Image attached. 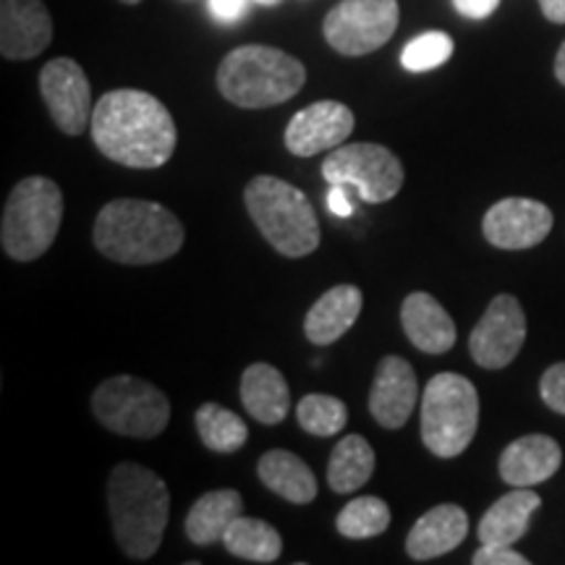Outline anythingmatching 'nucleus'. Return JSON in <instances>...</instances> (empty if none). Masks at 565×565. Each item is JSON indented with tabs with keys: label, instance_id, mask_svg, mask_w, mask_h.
<instances>
[{
	"label": "nucleus",
	"instance_id": "nucleus-1",
	"mask_svg": "<svg viewBox=\"0 0 565 565\" xmlns=\"http://www.w3.org/2000/svg\"><path fill=\"white\" fill-rule=\"evenodd\" d=\"M92 139L105 158L134 171L162 168L175 150V124L158 97L113 89L92 110Z\"/></svg>",
	"mask_w": 565,
	"mask_h": 565
},
{
	"label": "nucleus",
	"instance_id": "nucleus-2",
	"mask_svg": "<svg viewBox=\"0 0 565 565\" xmlns=\"http://www.w3.org/2000/svg\"><path fill=\"white\" fill-rule=\"evenodd\" d=\"M95 246L113 263H166L183 246V225L171 210L147 200H113L92 231Z\"/></svg>",
	"mask_w": 565,
	"mask_h": 565
},
{
	"label": "nucleus",
	"instance_id": "nucleus-3",
	"mask_svg": "<svg viewBox=\"0 0 565 565\" xmlns=\"http://www.w3.org/2000/svg\"><path fill=\"white\" fill-rule=\"evenodd\" d=\"M108 511L118 547L131 561L158 553L171 519L168 484L141 463H118L108 479Z\"/></svg>",
	"mask_w": 565,
	"mask_h": 565
},
{
	"label": "nucleus",
	"instance_id": "nucleus-4",
	"mask_svg": "<svg viewBox=\"0 0 565 565\" xmlns=\"http://www.w3.org/2000/svg\"><path fill=\"white\" fill-rule=\"evenodd\" d=\"M307 84V68L294 55L270 45H244L225 55L217 68V89L238 108H273Z\"/></svg>",
	"mask_w": 565,
	"mask_h": 565
},
{
	"label": "nucleus",
	"instance_id": "nucleus-5",
	"mask_svg": "<svg viewBox=\"0 0 565 565\" xmlns=\"http://www.w3.org/2000/svg\"><path fill=\"white\" fill-rule=\"evenodd\" d=\"M244 202L254 225L282 257H307L320 246L317 212L294 183L275 175H257L246 186Z\"/></svg>",
	"mask_w": 565,
	"mask_h": 565
},
{
	"label": "nucleus",
	"instance_id": "nucleus-6",
	"mask_svg": "<svg viewBox=\"0 0 565 565\" xmlns=\"http://www.w3.org/2000/svg\"><path fill=\"white\" fill-rule=\"evenodd\" d=\"M63 221L61 186L45 175L19 181L3 207L0 244L17 263H32L51 249Z\"/></svg>",
	"mask_w": 565,
	"mask_h": 565
},
{
	"label": "nucleus",
	"instance_id": "nucleus-7",
	"mask_svg": "<svg viewBox=\"0 0 565 565\" xmlns=\"http://www.w3.org/2000/svg\"><path fill=\"white\" fill-rule=\"evenodd\" d=\"M479 427V395L471 380L440 372L422 395V443L437 458H456L469 448Z\"/></svg>",
	"mask_w": 565,
	"mask_h": 565
},
{
	"label": "nucleus",
	"instance_id": "nucleus-8",
	"mask_svg": "<svg viewBox=\"0 0 565 565\" xmlns=\"http://www.w3.org/2000/svg\"><path fill=\"white\" fill-rule=\"evenodd\" d=\"M92 412L105 429L137 440H152L171 422L166 393L131 374L105 380L92 395Z\"/></svg>",
	"mask_w": 565,
	"mask_h": 565
},
{
	"label": "nucleus",
	"instance_id": "nucleus-9",
	"mask_svg": "<svg viewBox=\"0 0 565 565\" xmlns=\"http://www.w3.org/2000/svg\"><path fill=\"white\" fill-rule=\"evenodd\" d=\"M322 175L328 183L353 186L366 204H383L393 200L404 186V166L395 152L372 141L343 145L322 162Z\"/></svg>",
	"mask_w": 565,
	"mask_h": 565
},
{
	"label": "nucleus",
	"instance_id": "nucleus-10",
	"mask_svg": "<svg viewBox=\"0 0 565 565\" xmlns=\"http://www.w3.org/2000/svg\"><path fill=\"white\" fill-rule=\"evenodd\" d=\"M398 19V0H341L324 17L322 32L335 53L366 55L393 38Z\"/></svg>",
	"mask_w": 565,
	"mask_h": 565
},
{
	"label": "nucleus",
	"instance_id": "nucleus-11",
	"mask_svg": "<svg viewBox=\"0 0 565 565\" xmlns=\"http://www.w3.org/2000/svg\"><path fill=\"white\" fill-rule=\"evenodd\" d=\"M526 341V315L515 296L500 294L471 330L469 353L484 370H503L519 356Z\"/></svg>",
	"mask_w": 565,
	"mask_h": 565
},
{
	"label": "nucleus",
	"instance_id": "nucleus-12",
	"mask_svg": "<svg viewBox=\"0 0 565 565\" xmlns=\"http://www.w3.org/2000/svg\"><path fill=\"white\" fill-rule=\"evenodd\" d=\"M40 92L55 126L79 137L92 121V89L84 68L71 58H55L40 71Z\"/></svg>",
	"mask_w": 565,
	"mask_h": 565
},
{
	"label": "nucleus",
	"instance_id": "nucleus-13",
	"mask_svg": "<svg viewBox=\"0 0 565 565\" xmlns=\"http://www.w3.org/2000/svg\"><path fill=\"white\" fill-rule=\"evenodd\" d=\"M553 231V210L547 204L508 196L487 210L482 221L484 238L498 249L519 252L542 244Z\"/></svg>",
	"mask_w": 565,
	"mask_h": 565
},
{
	"label": "nucleus",
	"instance_id": "nucleus-14",
	"mask_svg": "<svg viewBox=\"0 0 565 565\" xmlns=\"http://www.w3.org/2000/svg\"><path fill=\"white\" fill-rule=\"evenodd\" d=\"M353 131V113L343 103L320 100L296 113L286 129V147L296 158H312L341 147Z\"/></svg>",
	"mask_w": 565,
	"mask_h": 565
},
{
	"label": "nucleus",
	"instance_id": "nucleus-15",
	"mask_svg": "<svg viewBox=\"0 0 565 565\" xmlns=\"http://www.w3.org/2000/svg\"><path fill=\"white\" fill-rule=\"evenodd\" d=\"M53 19L42 0H0V53L30 61L51 45Z\"/></svg>",
	"mask_w": 565,
	"mask_h": 565
},
{
	"label": "nucleus",
	"instance_id": "nucleus-16",
	"mask_svg": "<svg viewBox=\"0 0 565 565\" xmlns=\"http://www.w3.org/2000/svg\"><path fill=\"white\" fill-rule=\"evenodd\" d=\"M419 401V383L414 366L401 356H385L374 372L370 412L385 429H401Z\"/></svg>",
	"mask_w": 565,
	"mask_h": 565
},
{
	"label": "nucleus",
	"instance_id": "nucleus-17",
	"mask_svg": "<svg viewBox=\"0 0 565 565\" xmlns=\"http://www.w3.org/2000/svg\"><path fill=\"white\" fill-rule=\"evenodd\" d=\"M563 450L550 435H526L508 445L498 461L500 479L511 487H536L555 477Z\"/></svg>",
	"mask_w": 565,
	"mask_h": 565
},
{
	"label": "nucleus",
	"instance_id": "nucleus-18",
	"mask_svg": "<svg viewBox=\"0 0 565 565\" xmlns=\"http://www.w3.org/2000/svg\"><path fill=\"white\" fill-rule=\"evenodd\" d=\"M469 534V515L461 505L445 503L427 511L406 536V553L412 561L424 563L456 550Z\"/></svg>",
	"mask_w": 565,
	"mask_h": 565
},
{
	"label": "nucleus",
	"instance_id": "nucleus-19",
	"mask_svg": "<svg viewBox=\"0 0 565 565\" xmlns=\"http://www.w3.org/2000/svg\"><path fill=\"white\" fill-rule=\"evenodd\" d=\"M401 324L416 349L424 353H445L456 345V322L445 312L435 296L416 291L408 294L401 307Z\"/></svg>",
	"mask_w": 565,
	"mask_h": 565
},
{
	"label": "nucleus",
	"instance_id": "nucleus-20",
	"mask_svg": "<svg viewBox=\"0 0 565 565\" xmlns=\"http://www.w3.org/2000/svg\"><path fill=\"white\" fill-rule=\"evenodd\" d=\"M364 294L356 286H343L330 288L328 294H322L320 299L312 303V309L307 312L303 320V335L309 338L315 345H330L338 338H343L353 328V322L362 315Z\"/></svg>",
	"mask_w": 565,
	"mask_h": 565
},
{
	"label": "nucleus",
	"instance_id": "nucleus-21",
	"mask_svg": "<svg viewBox=\"0 0 565 565\" xmlns=\"http://www.w3.org/2000/svg\"><path fill=\"white\" fill-rule=\"evenodd\" d=\"M540 494L532 487H513V492L503 494L479 521V542L482 545H515L526 534L529 521L540 511Z\"/></svg>",
	"mask_w": 565,
	"mask_h": 565
},
{
	"label": "nucleus",
	"instance_id": "nucleus-22",
	"mask_svg": "<svg viewBox=\"0 0 565 565\" xmlns=\"http://www.w3.org/2000/svg\"><path fill=\"white\" fill-rule=\"evenodd\" d=\"M238 393H242V404L252 419L267 424V427L280 424L291 408V391H288L286 377L273 364L257 362L246 366Z\"/></svg>",
	"mask_w": 565,
	"mask_h": 565
},
{
	"label": "nucleus",
	"instance_id": "nucleus-23",
	"mask_svg": "<svg viewBox=\"0 0 565 565\" xmlns=\"http://www.w3.org/2000/svg\"><path fill=\"white\" fill-rule=\"evenodd\" d=\"M257 475L267 490L294 505H307L317 498V479L307 463L291 450H270L259 458Z\"/></svg>",
	"mask_w": 565,
	"mask_h": 565
},
{
	"label": "nucleus",
	"instance_id": "nucleus-24",
	"mask_svg": "<svg viewBox=\"0 0 565 565\" xmlns=\"http://www.w3.org/2000/svg\"><path fill=\"white\" fill-rule=\"evenodd\" d=\"M244 515V500L236 490H212L202 494L186 515V536L194 545H212L223 540L233 521Z\"/></svg>",
	"mask_w": 565,
	"mask_h": 565
},
{
	"label": "nucleus",
	"instance_id": "nucleus-25",
	"mask_svg": "<svg viewBox=\"0 0 565 565\" xmlns=\"http://www.w3.org/2000/svg\"><path fill=\"white\" fill-rule=\"evenodd\" d=\"M374 475V450L362 435H345L328 463V484L333 492H356Z\"/></svg>",
	"mask_w": 565,
	"mask_h": 565
},
{
	"label": "nucleus",
	"instance_id": "nucleus-26",
	"mask_svg": "<svg viewBox=\"0 0 565 565\" xmlns=\"http://www.w3.org/2000/svg\"><path fill=\"white\" fill-rule=\"evenodd\" d=\"M223 545L231 555L249 563H275L282 553V540L278 529L263 519L238 515L223 534Z\"/></svg>",
	"mask_w": 565,
	"mask_h": 565
},
{
	"label": "nucleus",
	"instance_id": "nucleus-27",
	"mask_svg": "<svg viewBox=\"0 0 565 565\" xmlns=\"http://www.w3.org/2000/svg\"><path fill=\"white\" fill-rule=\"evenodd\" d=\"M196 433L202 443L215 454H236L244 448L249 429L242 416H236L221 404H204L196 408Z\"/></svg>",
	"mask_w": 565,
	"mask_h": 565
},
{
	"label": "nucleus",
	"instance_id": "nucleus-28",
	"mask_svg": "<svg viewBox=\"0 0 565 565\" xmlns=\"http://www.w3.org/2000/svg\"><path fill=\"white\" fill-rule=\"evenodd\" d=\"M335 526L349 540H372V536H380L391 526V508H387L385 500L372 498V494L356 498L338 513Z\"/></svg>",
	"mask_w": 565,
	"mask_h": 565
},
{
	"label": "nucleus",
	"instance_id": "nucleus-29",
	"mask_svg": "<svg viewBox=\"0 0 565 565\" xmlns=\"http://www.w3.org/2000/svg\"><path fill=\"white\" fill-rule=\"evenodd\" d=\"M296 419H299L301 429L317 437H333L341 433L349 422V408L335 395L312 393L303 395L296 406Z\"/></svg>",
	"mask_w": 565,
	"mask_h": 565
},
{
	"label": "nucleus",
	"instance_id": "nucleus-30",
	"mask_svg": "<svg viewBox=\"0 0 565 565\" xmlns=\"http://www.w3.org/2000/svg\"><path fill=\"white\" fill-rule=\"evenodd\" d=\"M454 55V40L445 32H424L419 38H414L401 53V63L412 74H422V71H433L443 66L445 61H450Z\"/></svg>",
	"mask_w": 565,
	"mask_h": 565
},
{
	"label": "nucleus",
	"instance_id": "nucleus-31",
	"mask_svg": "<svg viewBox=\"0 0 565 565\" xmlns=\"http://www.w3.org/2000/svg\"><path fill=\"white\" fill-rule=\"evenodd\" d=\"M540 395L547 404V408H553L555 414L565 416V362L553 364L545 374H542Z\"/></svg>",
	"mask_w": 565,
	"mask_h": 565
},
{
	"label": "nucleus",
	"instance_id": "nucleus-32",
	"mask_svg": "<svg viewBox=\"0 0 565 565\" xmlns=\"http://www.w3.org/2000/svg\"><path fill=\"white\" fill-rule=\"evenodd\" d=\"M475 565H529V557L515 553L513 545H482L471 557Z\"/></svg>",
	"mask_w": 565,
	"mask_h": 565
},
{
	"label": "nucleus",
	"instance_id": "nucleus-33",
	"mask_svg": "<svg viewBox=\"0 0 565 565\" xmlns=\"http://www.w3.org/2000/svg\"><path fill=\"white\" fill-rule=\"evenodd\" d=\"M246 9H249V0H210L212 17L223 24H236L246 17Z\"/></svg>",
	"mask_w": 565,
	"mask_h": 565
},
{
	"label": "nucleus",
	"instance_id": "nucleus-34",
	"mask_svg": "<svg viewBox=\"0 0 565 565\" xmlns=\"http://www.w3.org/2000/svg\"><path fill=\"white\" fill-rule=\"evenodd\" d=\"M456 11L466 19H487L500 6V0H454Z\"/></svg>",
	"mask_w": 565,
	"mask_h": 565
},
{
	"label": "nucleus",
	"instance_id": "nucleus-35",
	"mask_svg": "<svg viewBox=\"0 0 565 565\" xmlns=\"http://www.w3.org/2000/svg\"><path fill=\"white\" fill-rule=\"evenodd\" d=\"M328 207H330V212H333V215H338V217H351V215H353L351 196H349V192H345V186H341V183H330Z\"/></svg>",
	"mask_w": 565,
	"mask_h": 565
},
{
	"label": "nucleus",
	"instance_id": "nucleus-36",
	"mask_svg": "<svg viewBox=\"0 0 565 565\" xmlns=\"http://www.w3.org/2000/svg\"><path fill=\"white\" fill-rule=\"evenodd\" d=\"M540 6L553 24H565V0H540Z\"/></svg>",
	"mask_w": 565,
	"mask_h": 565
},
{
	"label": "nucleus",
	"instance_id": "nucleus-37",
	"mask_svg": "<svg viewBox=\"0 0 565 565\" xmlns=\"http://www.w3.org/2000/svg\"><path fill=\"white\" fill-rule=\"evenodd\" d=\"M555 76H557V82L565 84V42L561 45V51H557V58H555Z\"/></svg>",
	"mask_w": 565,
	"mask_h": 565
},
{
	"label": "nucleus",
	"instance_id": "nucleus-38",
	"mask_svg": "<svg viewBox=\"0 0 565 565\" xmlns=\"http://www.w3.org/2000/svg\"><path fill=\"white\" fill-rule=\"evenodd\" d=\"M254 3H263V6H278L280 0H254Z\"/></svg>",
	"mask_w": 565,
	"mask_h": 565
},
{
	"label": "nucleus",
	"instance_id": "nucleus-39",
	"mask_svg": "<svg viewBox=\"0 0 565 565\" xmlns=\"http://www.w3.org/2000/svg\"><path fill=\"white\" fill-rule=\"evenodd\" d=\"M121 3H129V6H134V3H139V0H121Z\"/></svg>",
	"mask_w": 565,
	"mask_h": 565
}]
</instances>
